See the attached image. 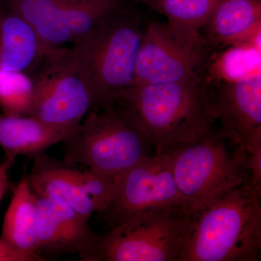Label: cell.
<instances>
[{"label": "cell", "instance_id": "obj_3", "mask_svg": "<svg viewBox=\"0 0 261 261\" xmlns=\"http://www.w3.org/2000/svg\"><path fill=\"white\" fill-rule=\"evenodd\" d=\"M261 190L246 182L195 214L182 261H257Z\"/></svg>", "mask_w": 261, "mask_h": 261}, {"label": "cell", "instance_id": "obj_24", "mask_svg": "<svg viewBox=\"0 0 261 261\" xmlns=\"http://www.w3.org/2000/svg\"><path fill=\"white\" fill-rule=\"evenodd\" d=\"M0 261H37V260L34 257L16 250L0 237Z\"/></svg>", "mask_w": 261, "mask_h": 261}, {"label": "cell", "instance_id": "obj_13", "mask_svg": "<svg viewBox=\"0 0 261 261\" xmlns=\"http://www.w3.org/2000/svg\"><path fill=\"white\" fill-rule=\"evenodd\" d=\"M56 48L44 44L20 15L0 6V70L32 75Z\"/></svg>", "mask_w": 261, "mask_h": 261}, {"label": "cell", "instance_id": "obj_15", "mask_svg": "<svg viewBox=\"0 0 261 261\" xmlns=\"http://www.w3.org/2000/svg\"><path fill=\"white\" fill-rule=\"evenodd\" d=\"M71 134L33 117L0 114V147L5 158L15 159L23 156L34 159L47 153L48 149L63 142Z\"/></svg>", "mask_w": 261, "mask_h": 261}, {"label": "cell", "instance_id": "obj_20", "mask_svg": "<svg viewBox=\"0 0 261 261\" xmlns=\"http://www.w3.org/2000/svg\"><path fill=\"white\" fill-rule=\"evenodd\" d=\"M260 70V48L253 44L232 46L211 64L209 73L220 81H234Z\"/></svg>", "mask_w": 261, "mask_h": 261}, {"label": "cell", "instance_id": "obj_1", "mask_svg": "<svg viewBox=\"0 0 261 261\" xmlns=\"http://www.w3.org/2000/svg\"><path fill=\"white\" fill-rule=\"evenodd\" d=\"M143 30L142 17L128 3L73 44L72 53L93 97L94 111L114 104L132 87Z\"/></svg>", "mask_w": 261, "mask_h": 261}, {"label": "cell", "instance_id": "obj_18", "mask_svg": "<svg viewBox=\"0 0 261 261\" xmlns=\"http://www.w3.org/2000/svg\"><path fill=\"white\" fill-rule=\"evenodd\" d=\"M142 3L164 15L168 25L194 36L207 23L219 0H130Z\"/></svg>", "mask_w": 261, "mask_h": 261}, {"label": "cell", "instance_id": "obj_12", "mask_svg": "<svg viewBox=\"0 0 261 261\" xmlns=\"http://www.w3.org/2000/svg\"><path fill=\"white\" fill-rule=\"evenodd\" d=\"M260 28L261 0H219L202 28L204 37H201L211 49L255 45Z\"/></svg>", "mask_w": 261, "mask_h": 261}, {"label": "cell", "instance_id": "obj_14", "mask_svg": "<svg viewBox=\"0 0 261 261\" xmlns=\"http://www.w3.org/2000/svg\"><path fill=\"white\" fill-rule=\"evenodd\" d=\"M33 160L32 170L27 177L34 195L61 200L84 217L90 219L96 213L95 207L82 189L80 171L47 153Z\"/></svg>", "mask_w": 261, "mask_h": 261}, {"label": "cell", "instance_id": "obj_6", "mask_svg": "<svg viewBox=\"0 0 261 261\" xmlns=\"http://www.w3.org/2000/svg\"><path fill=\"white\" fill-rule=\"evenodd\" d=\"M225 140L212 130L169 152L176 185L194 214L233 189L250 183L243 151L236 147L230 154Z\"/></svg>", "mask_w": 261, "mask_h": 261}, {"label": "cell", "instance_id": "obj_4", "mask_svg": "<svg viewBox=\"0 0 261 261\" xmlns=\"http://www.w3.org/2000/svg\"><path fill=\"white\" fill-rule=\"evenodd\" d=\"M63 162L116 176L149 157L152 144L135 115L121 102L91 111L63 141Z\"/></svg>", "mask_w": 261, "mask_h": 261}, {"label": "cell", "instance_id": "obj_9", "mask_svg": "<svg viewBox=\"0 0 261 261\" xmlns=\"http://www.w3.org/2000/svg\"><path fill=\"white\" fill-rule=\"evenodd\" d=\"M169 205L187 206L171 154H154L115 176L112 199L102 214L113 228L142 211Z\"/></svg>", "mask_w": 261, "mask_h": 261}, {"label": "cell", "instance_id": "obj_23", "mask_svg": "<svg viewBox=\"0 0 261 261\" xmlns=\"http://www.w3.org/2000/svg\"><path fill=\"white\" fill-rule=\"evenodd\" d=\"M15 161V159L11 158L5 157L4 161L0 163V202L5 195L15 186L10 178V171L14 165Z\"/></svg>", "mask_w": 261, "mask_h": 261}, {"label": "cell", "instance_id": "obj_22", "mask_svg": "<svg viewBox=\"0 0 261 261\" xmlns=\"http://www.w3.org/2000/svg\"><path fill=\"white\" fill-rule=\"evenodd\" d=\"M114 177L89 169L80 171L81 185L93 202L96 213L102 214L108 208L114 191Z\"/></svg>", "mask_w": 261, "mask_h": 261}, {"label": "cell", "instance_id": "obj_17", "mask_svg": "<svg viewBox=\"0 0 261 261\" xmlns=\"http://www.w3.org/2000/svg\"><path fill=\"white\" fill-rule=\"evenodd\" d=\"M0 6L20 15L49 47L74 44L57 0H0Z\"/></svg>", "mask_w": 261, "mask_h": 261}, {"label": "cell", "instance_id": "obj_21", "mask_svg": "<svg viewBox=\"0 0 261 261\" xmlns=\"http://www.w3.org/2000/svg\"><path fill=\"white\" fill-rule=\"evenodd\" d=\"M34 95L32 76L0 70V108L9 116H28Z\"/></svg>", "mask_w": 261, "mask_h": 261}, {"label": "cell", "instance_id": "obj_10", "mask_svg": "<svg viewBox=\"0 0 261 261\" xmlns=\"http://www.w3.org/2000/svg\"><path fill=\"white\" fill-rule=\"evenodd\" d=\"M221 135L238 148L261 134V73L255 72L234 81H220L214 96L208 94Z\"/></svg>", "mask_w": 261, "mask_h": 261}, {"label": "cell", "instance_id": "obj_25", "mask_svg": "<svg viewBox=\"0 0 261 261\" xmlns=\"http://www.w3.org/2000/svg\"><path fill=\"white\" fill-rule=\"evenodd\" d=\"M128 1H130V0H128Z\"/></svg>", "mask_w": 261, "mask_h": 261}, {"label": "cell", "instance_id": "obj_7", "mask_svg": "<svg viewBox=\"0 0 261 261\" xmlns=\"http://www.w3.org/2000/svg\"><path fill=\"white\" fill-rule=\"evenodd\" d=\"M211 50L200 36L150 21L144 27L132 87L205 82Z\"/></svg>", "mask_w": 261, "mask_h": 261}, {"label": "cell", "instance_id": "obj_8", "mask_svg": "<svg viewBox=\"0 0 261 261\" xmlns=\"http://www.w3.org/2000/svg\"><path fill=\"white\" fill-rule=\"evenodd\" d=\"M31 76L34 95L28 116L73 133L94 111L93 97L71 49L56 48Z\"/></svg>", "mask_w": 261, "mask_h": 261}, {"label": "cell", "instance_id": "obj_11", "mask_svg": "<svg viewBox=\"0 0 261 261\" xmlns=\"http://www.w3.org/2000/svg\"><path fill=\"white\" fill-rule=\"evenodd\" d=\"M37 199V255L44 261L78 254L83 260L97 238L89 227V219L61 200Z\"/></svg>", "mask_w": 261, "mask_h": 261}, {"label": "cell", "instance_id": "obj_16", "mask_svg": "<svg viewBox=\"0 0 261 261\" xmlns=\"http://www.w3.org/2000/svg\"><path fill=\"white\" fill-rule=\"evenodd\" d=\"M5 213L1 238L19 251L44 261L37 255V199L27 174L15 185Z\"/></svg>", "mask_w": 261, "mask_h": 261}, {"label": "cell", "instance_id": "obj_5", "mask_svg": "<svg viewBox=\"0 0 261 261\" xmlns=\"http://www.w3.org/2000/svg\"><path fill=\"white\" fill-rule=\"evenodd\" d=\"M195 214L187 206L149 209L97 234L85 261H182Z\"/></svg>", "mask_w": 261, "mask_h": 261}, {"label": "cell", "instance_id": "obj_2", "mask_svg": "<svg viewBox=\"0 0 261 261\" xmlns=\"http://www.w3.org/2000/svg\"><path fill=\"white\" fill-rule=\"evenodd\" d=\"M117 101L135 115L155 154L198 140L212 132L216 121L205 82L135 86Z\"/></svg>", "mask_w": 261, "mask_h": 261}, {"label": "cell", "instance_id": "obj_19", "mask_svg": "<svg viewBox=\"0 0 261 261\" xmlns=\"http://www.w3.org/2000/svg\"><path fill=\"white\" fill-rule=\"evenodd\" d=\"M75 42L92 32L128 0H57ZM74 42V43H75Z\"/></svg>", "mask_w": 261, "mask_h": 261}]
</instances>
